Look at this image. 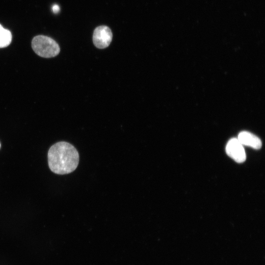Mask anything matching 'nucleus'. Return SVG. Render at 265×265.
<instances>
[{"instance_id": "obj_1", "label": "nucleus", "mask_w": 265, "mask_h": 265, "mask_svg": "<svg viewBox=\"0 0 265 265\" xmlns=\"http://www.w3.org/2000/svg\"><path fill=\"white\" fill-rule=\"evenodd\" d=\"M48 165L57 174L64 175L74 171L79 162V154L70 143L60 141L52 145L48 153Z\"/></svg>"}, {"instance_id": "obj_2", "label": "nucleus", "mask_w": 265, "mask_h": 265, "mask_svg": "<svg viewBox=\"0 0 265 265\" xmlns=\"http://www.w3.org/2000/svg\"><path fill=\"white\" fill-rule=\"evenodd\" d=\"M32 49L39 56L50 58L55 56L60 52V47L52 38L44 35L34 37L31 42Z\"/></svg>"}, {"instance_id": "obj_3", "label": "nucleus", "mask_w": 265, "mask_h": 265, "mask_svg": "<svg viewBox=\"0 0 265 265\" xmlns=\"http://www.w3.org/2000/svg\"><path fill=\"white\" fill-rule=\"evenodd\" d=\"M112 39V31L107 26H99L94 30L93 42L97 48L101 49L106 48L110 45Z\"/></svg>"}, {"instance_id": "obj_4", "label": "nucleus", "mask_w": 265, "mask_h": 265, "mask_svg": "<svg viewBox=\"0 0 265 265\" xmlns=\"http://www.w3.org/2000/svg\"><path fill=\"white\" fill-rule=\"evenodd\" d=\"M227 154L238 163H242L246 160V154L243 145L238 138H231L226 146Z\"/></svg>"}, {"instance_id": "obj_5", "label": "nucleus", "mask_w": 265, "mask_h": 265, "mask_svg": "<svg viewBox=\"0 0 265 265\" xmlns=\"http://www.w3.org/2000/svg\"><path fill=\"white\" fill-rule=\"evenodd\" d=\"M238 139L242 145L249 146L255 149H259L262 147L261 139L248 132H240L238 135Z\"/></svg>"}, {"instance_id": "obj_6", "label": "nucleus", "mask_w": 265, "mask_h": 265, "mask_svg": "<svg viewBox=\"0 0 265 265\" xmlns=\"http://www.w3.org/2000/svg\"><path fill=\"white\" fill-rule=\"evenodd\" d=\"M12 40V34L11 32L4 28L0 24V48H4L8 46Z\"/></svg>"}, {"instance_id": "obj_7", "label": "nucleus", "mask_w": 265, "mask_h": 265, "mask_svg": "<svg viewBox=\"0 0 265 265\" xmlns=\"http://www.w3.org/2000/svg\"><path fill=\"white\" fill-rule=\"evenodd\" d=\"M52 10L53 13H57L60 10V7L57 4H54L52 7Z\"/></svg>"}, {"instance_id": "obj_8", "label": "nucleus", "mask_w": 265, "mask_h": 265, "mask_svg": "<svg viewBox=\"0 0 265 265\" xmlns=\"http://www.w3.org/2000/svg\"></svg>"}]
</instances>
